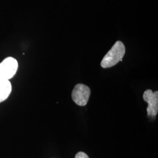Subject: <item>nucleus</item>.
Instances as JSON below:
<instances>
[{
  "mask_svg": "<svg viewBox=\"0 0 158 158\" xmlns=\"http://www.w3.org/2000/svg\"><path fill=\"white\" fill-rule=\"evenodd\" d=\"M125 53V48L123 43L117 41L112 48L104 56L101 62L102 68H111L117 64L119 61H123Z\"/></svg>",
  "mask_w": 158,
  "mask_h": 158,
  "instance_id": "f257e3e1",
  "label": "nucleus"
},
{
  "mask_svg": "<svg viewBox=\"0 0 158 158\" xmlns=\"http://www.w3.org/2000/svg\"><path fill=\"white\" fill-rule=\"evenodd\" d=\"M11 90V83L9 80H0V102L7 99Z\"/></svg>",
  "mask_w": 158,
  "mask_h": 158,
  "instance_id": "39448f33",
  "label": "nucleus"
},
{
  "mask_svg": "<svg viewBox=\"0 0 158 158\" xmlns=\"http://www.w3.org/2000/svg\"><path fill=\"white\" fill-rule=\"evenodd\" d=\"M91 91L89 87L83 84H77L72 93V100L77 105L85 106L89 100Z\"/></svg>",
  "mask_w": 158,
  "mask_h": 158,
  "instance_id": "7ed1b4c3",
  "label": "nucleus"
},
{
  "mask_svg": "<svg viewBox=\"0 0 158 158\" xmlns=\"http://www.w3.org/2000/svg\"><path fill=\"white\" fill-rule=\"evenodd\" d=\"M143 98L148 104L147 109L148 115L155 117L158 113V91L153 92L150 89L145 91L143 94Z\"/></svg>",
  "mask_w": 158,
  "mask_h": 158,
  "instance_id": "20e7f679",
  "label": "nucleus"
},
{
  "mask_svg": "<svg viewBox=\"0 0 158 158\" xmlns=\"http://www.w3.org/2000/svg\"><path fill=\"white\" fill-rule=\"evenodd\" d=\"M75 158H89V157L85 153L83 152H79L76 155Z\"/></svg>",
  "mask_w": 158,
  "mask_h": 158,
  "instance_id": "423d86ee",
  "label": "nucleus"
},
{
  "mask_svg": "<svg viewBox=\"0 0 158 158\" xmlns=\"http://www.w3.org/2000/svg\"><path fill=\"white\" fill-rule=\"evenodd\" d=\"M18 63L12 57H8L0 63V80H9L17 73Z\"/></svg>",
  "mask_w": 158,
  "mask_h": 158,
  "instance_id": "f03ea898",
  "label": "nucleus"
}]
</instances>
